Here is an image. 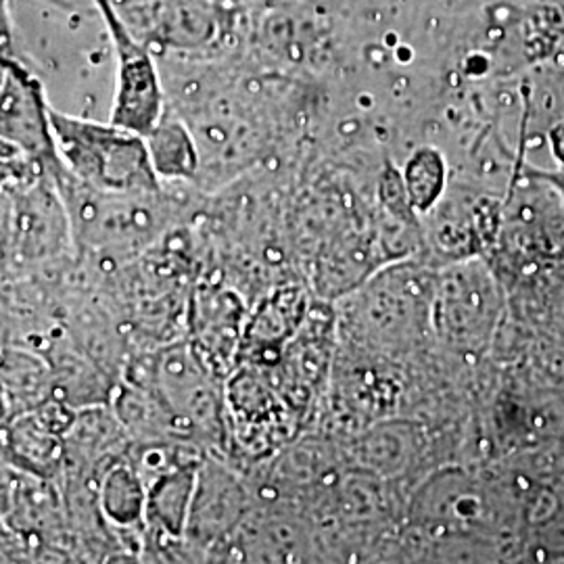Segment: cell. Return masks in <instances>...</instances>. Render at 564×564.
<instances>
[{
  "label": "cell",
  "mask_w": 564,
  "mask_h": 564,
  "mask_svg": "<svg viewBox=\"0 0 564 564\" xmlns=\"http://www.w3.org/2000/svg\"><path fill=\"white\" fill-rule=\"evenodd\" d=\"M82 251L102 260H128L160 241L170 207L158 193H105L74 181L65 170L55 178Z\"/></svg>",
  "instance_id": "cell-1"
},
{
  "label": "cell",
  "mask_w": 564,
  "mask_h": 564,
  "mask_svg": "<svg viewBox=\"0 0 564 564\" xmlns=\"http://www.w3.org/2000/svg\"><path fill=\"white\" fill-rule=\"evenodd\" d=\"M53 137L65 172L105 193H158L147 139L111 121L72 116L53 107Z\"/></svg>",
  "instance_id": "cell-2"
},
{
  "label": "cell",
  "mask_w": 564,
  "mask_h": 564,
  "mask_svg": "<svg viewBox=\"0 0 564 564\" xmlns=\"http://www.w3.org/2000/svg\"><path fill=\"white\" fill-rule=\"evenodd\" d=\"M132 384L158 403L170 437H223L224 395L218 375L203 362L193 343H176L134 372Z\"/></svg>",
  "instance_id": "cell-3"
},
{
  "label": "cell",
  "mask_w": 564,
  "mask_h": 564,
  "mask_svg": "<svg viewBox=\"0 0 564 564\" xmlns=\"http://www.w3.org/2000/svg\"><path fill=\"white\" fill-rule=\"evenodd\" d=\"M502 303V289L481 258L454 260L437 272L431 328L452 351L477 356L498 328Z\"/></svg>",
  "instance_id": "cell-4"
},
{
  "label": "cell",
  "mask_w": 564,
  "mask_h": 564,
  "mask_svg": "<svg viewBox=\"0 0 564 564\" xmlns=\"http://www.w3.org/2000/svg\"><path fill=\"white\" fill-rule=\"evenodd\" d=\"M101 18L116 57V93L109 121L147 137L163 118L167 102L160 67L151 51L121 18L111 0H90Z\"/></svg>",
  "instance_id": "cell-5"
},
{
  "label": "cell",
  "mask_w": 564,
  "mask_h": 564,
  "mask_svg": "<svg viewBox=\"0 0 564 564\" xmlns=\"http://www.w3.org/2000/svg\"><path fill=\"white\" fill-rule=\"evenodd\" d=\"M437 274L414 265H395L364 289L356 323L366 337L379 343L414 339L431 326V302Z\"/></svg>",
  "instance_id": "cell-6"
},
{
  "label": "cell",
  "mask_w": 564,
  "mask_h": 564,
  "mask_svg": "<svg viewBox=\"0 0 564 564\" xmlns=\"http://www.w3.org/2000/svg\"><path fill=\"white\" fill-rule=\"evenodd\" d=\"M51 113L53 107L41 78L20 57L11 61L0 84V139L18 147L55 181L65 167L53 137Z\"/></svg>",
  "instance_id": "cell-7"
},
{
  "label": "cell",
  "mask_w": 564,
  "mask_h": 564,
  "mask_svg": "<svg viewBox=\"0 0 564 564\" xmlns=\"http://www.w3.org/2000/svg\"><path fill=\"white\" fill-rule=\"evenodd\" d=\"M242 305L232 291L202 289L191 305L193 347L218 377L235 364L242 335Z\"/></svg>",
  "instance_id": "cell-8"
},
{
  "label": "cell",
  "mask_w": 564,
  "mask_h": 564,
  "mask_svg": "<svg viewBox=\"0 0 564 564\" xmlns=\"http://www.w3.org/2000/svg\"><path fill=\"white\" fill-rule=\"evenodd\" d=\"M245 502V491L232 473L220 464L202 460L186 538L199 545L224 542L241 523Z\"/></svg>",
  "instance_id": "cell-9"
},
{
  "label": "cell",
  "mask_w": 564,
  "mask_h": 564,
  "mask_svg": "<svg viewBox=\"0 0 564 564\" xmlns=\"http://www.w3.org/2000/svg\"><path fill=\"white\" fill-rule=\"evenodd\" d=\"M202 458L191 456L147 481L144 523L170 542L186 538L191 508L197 491Z\"/></svg>",
  "instance_id": "cell-10"
},
{
  "label": "cell",
  "mask_w": 564,
  "mask_h": 564,
  "mask_svg": "<svg viewBox=\"0 0 564 564\" xmlns=\"http://www.w3.org/2000/svg\"><path fill=\"white\" fill-rule=\"evenodd\" d=\"M155 174L162 182H193L202 174V151L186 121L165 109L160 123L144 137Z\"/></svg>",
  "instance_id": "cell-11"
},
{
  "label": "cell",
  "mask_w": 564,
  "mask_h": 564,
  "mask_svg": "<svg viewBox=\"0 0 564 564\" xmlns=\"http://www.w3.org/2000/svg\"><path fill=\"white\" fill-rule=\"evenodd\" d=\"M481 496L460 473H447L426 485L416 500V517L423 524L458 529L479 521Z\"/></svg>",
  "instance_id": "cell-12"
},
{
  "label": "cell",
  "mask_w": 564,
  "mask_h": 564,
  "mask_svg": "<svg viewBox=\"0 0 564 564\" xmlns=\"http://www.w3.org/2000/svg\"><path fill=\"white\" fill-rule=\"evenodd\" d=\"M99 506L102 517L121 529L144 523L147 487L134 464H116L102 477Z\"/></svg>",
  "instance_id": "cell-13"
},
{
  "label": "cell",
  "mask_w": 564,
  "mask_h": 564,
  "mask_svg": "<svg viewBox=\"0 0 564 564\" xmlns=\"http://www.w3.org/2000/svg\"><path fill=\"white\" fill-rule=\"evenodd\" d=\"M305 314V295L300 289H286L263 303L251 324L245 328V339L251 343L256 351L276 349L284 339H289Z\"/></svg>",
  "instance_id": "cell-14"
},
{
  "label": "cell",
  "mask_w": 564,
  "mask_h": 564,
  "mask_svg": "<svg viewBox=\"0 0 564 564\" xmlns=\"http://www.w3.org/2000/svg\"><path fill=\"white\" fill-rule=\"evenodd\" d=\"M403 186L416 214H429L444 199L447 163L433 147L416 149L402 167Z\"/></svg>",
  "instance_id": "cell-15"
},
{
  "label": "cell",
  "mask_w": 564,
  "mask_h": 564,
  "mask_svg": "<svg viewBox=\"0 0 564 564\" xmlns=\"http://www.w3.org/2000/svg\"><path fill=\"white\" fill-rule=\"evenodd\" d=\"M414 449V433L403 424H384L372 429L358 445V460L379 473V475H395L410 460Z\"/></svg>",
  "instance_id": "cell-16"
},
{
  "label": "cell",
  "mask_w": 564,
  "mask_h": 564,
  "mask_svg": "<svg viewBox=\"0 0 564 564\" xmlns=\"http://www.w3.org/2000/svg\"><path fill=\"white\" fill-rule=\"evenodd\" d=\"M48 176L41 165L32 162L18 147L0 139V191H13Z\"/></svg>",
  "instance_id": "cell-17"
},
{
  "label": "cell",
  "mask_w": 564,
  "mask_h": 564,
  "mask_svg": "<svg viewBox=\"0 0 564 564\" xmlns=\"http://www.w3.org/2000/svg\"><path fill=\"white\" fill-rule=\"evenodd\" d=\"M550 147H552V153H554L556 162L564 165V120L552 128V132H550Z\"/></svg>",
  "instance_id": "cell-18"
},
{
  "label": "cell",
  "mask_w": 564,
  "mask_h": 564,
  "mask_svg": "<svg viewBox=\"0 0 564 564\" xmlns=\"http://www.w3.org/2000/svg\"><path fill=\"white\" fill-rule=\"evenodd\" d=\"M531 176L538 178V181H544L550 186H554L564 199V170H561V172H533Z\"/></svg>",
  "instance_id": "cell-19"
}]
</instances>
